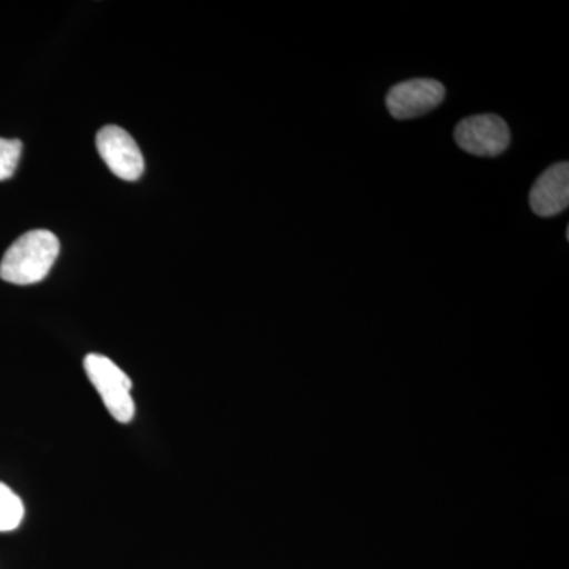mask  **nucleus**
Segmentation results:
<instances>
[{
	"mask_svg": "<svg viewBox=\"0 0 569 569\" xmlns=\"http://www.w3.org/2000/svg\"><path fill=\"white\" fill-rule=\"evenodd\" d=\"M456 142L462 151L477 157H497L511 142L508 123L496 114L470 116L456 127Z\"/></svg>",
	"mask_w": 569,
	"mask_h": 569,
	"instance_id": "3",
	"label": "nucleus"
},
{
	"mask_svg": "<svg viewBox=\"0 0 569 569\" xmlns=\"http://www.w3.org/2000/svg\"><path fill=\"white\" fill-rule=\"evenodd\" d=\"M569 204V163L548 168L530 192L531 211L539 217H553L567 211Z\"/></svg>",
	"mask_w": 569,
	"mask_h": 569,
	"instance_id": "6",
	"label": "nucleus"
},
{
	"mask_svg": "<svg viewBox=\"0 0 569 569\" xmlns=\"http://www.w3.org/2000/svg\"><path fill=\"white\" fill-rule=\"evenodd\" d=\"M84 370L89 381L102 397L104 407L116 421L127 425L134 417L132 380L103 355L91 353L84 358Z\"/></svg>",
	"mask_w": 569,
	"mask_h": 569,
	"instance_id": "2",
	"label": "nucleus"
},
{
	"mask_svg": "<svg viewBox=\"0 0 569 569\" xmlns=\"http://www.w3.org/2000/svg\"><path fill=\"white\" fill-rule=\"evenodd\" d=\"M22 152L20 140H6L0 138V181H7L17 171Z\"/></svg>",
	"mask_w": 569,
	"mask_h": 569,
	"instance_id": "8",
	"label": "nucleus"
},
{
	"mask_svg": "<svg viewBox=\"0 0 569 569\" xmlns=\"http://www.w3.org/2000/svg\"><path fill=\"white\" fill-rule=\"evenodd\" d=\"M445 96L447 89L440 81L418 78L392 86L387 96V108L392 118L408 121L436 110L443 102Z\"/></svg>",
	"mask_w": 569,
	"mask_h": 569,
	"instance_id": "4",
	"label": "nucleus"
},
{
	"mask_svg": "<svg viewBox=\"0 0 569 569\" xmlns=\"http://www.w3.org/2000/svg\"><path fill=\"white\" fill-rule=\"evenodd\" d=\"M61 252L58 236L48 230L24 233L10 246L0 263V279L13 284L39 283L50 274Z\"/></svg>",
	"mask_w": 569,
	"mask_h": 569,
	"instance_id": "1",
	"label": "nucleus"
},
{
	"mask_svg": "<svg viewBox=\"0 0 569 569\" xmlns=\"http://www.w3.org/2000/svg\"><path fill=\"white\" fill-rule=\"evenodd\" d=\"M97 149L111 173L123 181H138L144 171V159L132 134L118 126H107L97 133Z\"/></svg>",
	"mask_w": 569,
	"mask_h": 569,
	"instance_id": "5",
	"label": "nucleus"
},
{
	"mask_svg": "<svg viewBox=\"0 0 569 569\" xmlns=\"http://www.w3.org/2000/svg\"><path fill=\"white\" fill-rule=\"evenodd\" d=\"M24 519V505L21 498L0 482V531L17 530Z\"/></svg>",
	"mask_w": 569,
	"mask_h": 569,
	"instance_id": "7",
	"label": "nucleus"
}]
</instances>
